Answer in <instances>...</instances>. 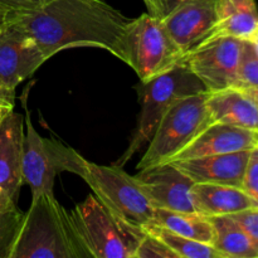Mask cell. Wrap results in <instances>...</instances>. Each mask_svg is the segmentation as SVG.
<instances>
[{"instance_id":"4316f807","label":"cell","mask_w":258,"mask_h":258,"mask_svg":"<svg viewBox=\"0 0 258 258\" xmlns=\"http://www.w3.org/2000/svg\"><path fill=\"white\" fill-rule=\"evenodd\" d=\"M50 0H0V5L13 12H29L42 7Z\"/></svg>"},{"instance_id":"ffe728a7","label":"cell","mask_w":258,"mask_h":258,"mask_svg":"<svg viewBox=\"0 0 258 258\" xmlns=\"http://www.w3.org/2000/svg\"><path fill=\"white\" fill-rule=\"evenodd\" d=\"M154 223L174 233L203 243L211 244L213 239L211 219L198 212H176L155 208Z\"/></svg>"},{"instance_id":"4fadbf2b","label":"cell","mask_w":258,"mask_h":258,"mask_svg":"<svg viewBox=\"0 0 258 258\" xmlns=\"http://www.w3.org/2000/svg\"><path fill=\"white\" fill-rule=\"evenodd\" d=\"M257 145V131L247 130L227 123L212 122L204 127L170 161L252 150Z\"/></svg>"},{"instance_id":"2e32d148","label":"cell","mask_w":258,"mask_h":258,"mask_svg":"<svg viewBox=\"0 0 258 258\" xmlns=\"http://www.w3.org/2000/svg\"><path fill=\"white\" fill-rule=\"evenodd\" d=\"M206 102L212 122L227 123L258 133V103L246 91L229 87L207 92Z\"/></svg>"},{"instance_id":"484cf974","label":"cell","mask_w":258,"mask_h":258,"mask_svg":"<svg viewBox=\"0 0 258 258\" xmlns=\"http://www.w3.org/2000/svg\"><path fill=\"white\" fill-rule=\"evenodd\" d=\"M232 217L246 232L258 253V206L233 214Z\"/></svg>"},{"instance_id":"d6a6232c","label":"cell","mask_w":258,"mask_h":258,"mask_svg":"<svg viewBox=\"0 0 258 258\" xmlns=\"http://www.w3.org/2000/svg\"><path fill=\"white\" fill-rule=\"evenodd\" d=\"M10 111L13 110H9V108H5V107H0V123H2V121L4 120V117L10 112Z\"/></svg>"},{"instance_id":"ba28073f","label":"cell","mask_w":258,"mask_h":258,"mask_svg":"<svg viewBox=\"0 0 258 258\" xmlns=\"http://www.w3.org/2000/svg\"><path fill=\"white\" fill-rule=\"evenodd\" d=\"M181 52L166 32L161 18L150 13L131 19L125 37V59L140 78L151 80L179 63Z\"/></svg>"},{"instance_id":"44dd1931","label":"cell","mask_w":258,"mask_h":258,"mask_svg":"<svg viewBox=\"0 0 258 258\" xmlns=\"http://www.w3.org/2000/svg\"><path fill=\"white\" fill-rule=\"evenodd\" d=\"M145 231L159 237L169 248L173 249L178 258H223L212 244L194 241L176 234L153 222L145 227Z\"/></svg>"},{"instance_id":"f1b7e54d","label":"cell","mask_w":258,"mask_h":258,"mask_svg":"<svg viewBox=\"0 0 258 258\" xmlns=\"http://www.w3.org/2000/svg\"><path fill=\"white\" fill-rule=\"evenodd\" d=\"M15 13L17 12H13V10H9V9H7V8H4L0 5V30L4 28L5 24H8V23H9V20L12 19L13 15H14Z\"/></svg>"},{"instance_id":"d4e9b609","label":"cell","mask_w":258,"mask_h":258,"mask_svg":"<svg viewBox=\"0 0 258 258\" xmlns=\"http://www.w3.org/2000/svg\"><path fill=\"white\" fill-rule=\"evenodd\" d=\"M242 189L256 202L258 206V145L249 153Z\"/></svg>"},{"instance_id":"f546056e","label":"cell","mask_w":258,"mask_h":258,"mask_svg":"<svg viewBox=\"0 0 258 258\" xmlns=\"http://www.w3.org/2000/svg\"><path fill=\"white\" fill-rule=\"evenodd\" d=\"M14 97H10L8 96L7 93L3 92L0 90V107H5V108H9V110H13L14 108Z\"/></svg>"},{"instance_id":"52a82bcc","label":"cell","mask_w":258,"mask_h":258,"mask_svg":"<svg viewBox=\"0 0 258 258\" xmlns=\"http://www.w3.org/2000/svg\"><path fill=\"white\" fill-rule=\"evenodd\" d=\"M24 121L27 131L23 143V181L30 188L32 196L53 193L55 176L62 171L82 176L86 159L55 139L42 138L33 126L28 111Z\"/></svg>"},{"instance_id":"7402d4cb","label":"cell","mask_w":258,"mask_h":258,"mask_svg":"<svg viewBox=\"0 0 258 258\" xmlns=\"http://www.w3.org/2000/svg\"><path fill=\"white\" fill-rule=\"evenodd\" d=\"M18 202L0 190V258H10L13 244L17 238L23 212Z\"/></svg>"},{"instance_id":"9a60e30c","label":"cell","mask_w":258,"mask_h":258,"mask_svg":"<svg viewBox=\"0 0 258 258\" xmlns=\"http://www.w3.org/2000/svg\"><path fill=\"white\" fill-rule=\"evenodd\" d=\"M24 117L10 111L0 123V190L18 202L23 181Z\"/></svg>"},{"instance_id":"5bb4252c","label":"cell","mask_w":258,"mask_h":258,"mask_svg":"<svg viewBox=\"0 0 258 258\" xmlns=\"http://www.w3.org/2000/svg\"><path fill=\"white\" fill-rule=\"evenodd\" d=\"M251 150L170 161L194 183L227 184L242 188Z\"/></svg>"},{"instance_id":"83f0119b","label":"cell","mask_w":258,"mask_h":258,"mask_svg":"<svg viewBox=\"0 0 258 258\" xmlns=\"http://www.w3.org/2000/svg\"><path fill=\"white\" fill-rule=\"evenodd\" d=\"M159 7H160V18L165 17L166 14L171 12L173 9H175L176 7H179L183 3L189 2V0H158Z\"/></svg>"},{"instance_id":"836d02e7","label":"cell","mask_w":258,"mask_h":258,"mask_svg":"<svg viewBox=\"0 0 258 258\" xmlns=\"http://www.w3.org/2000/svg\"><path fill=\"white\" fill-rule=\"evenodd\" d=\"M254 37H258V30H257V33H256V34H254Z\"/></svg>"},{"instance_id":"5b68a950","label":"cell","mask_w":258,"mask_h":258,"mask_svg":"<svg viewBox=\"0 0 258 258\" xmlns=\"http://www.w3.org/2000/svg\"><path fill=\"white\" fill-rule=\"evenodd\" d=\"M207 92L186 96L176 101L159 122L138 170L169 163L204 127L212 123L206 102Z\"/></svg>"},{"instance_id":"6da1fadb","label":"cell","mask_w":258,"mask_h":258,"mask_svg":"<svg viewBox=\"0 0 258 258\" xmlns=\"http://www.w3.org/2000/svg\"><path fill=\"white\" fill-rule=\"evenodd\" d=\"M12 22L32 38L47 60L64 49L100 48L123 62L130 18L103 0H50Z\"/></svg>"},{"instance_id":"30bf717a","label":"cell","mask_w":258,"mask_h":258,"mask_svg":"<svg viewBox=\"0 0 258 258\" xmlns=\"http://www.w3.org/2000/svg\"><path fill=\"white\" fill-rule=\"evenodd\" d=\"M47 60L34 40L12 19L0 30V90L15 98L18 85Z\"/></svg>"},{"instance_id":"8fae6325","label":"cell","mask_w":258,"mask_h":258,"mask_svg":"<svg viewBox=\"0 0 258 258\" xmlns=\"http://www.w3.org/2000/svg\"><path fill=\"white\" fill-rule=\"evenodd\" d=\"M135 178L154 208L196 212L191 199L194 181L173 163H163L139 170Z\"/></svg>"},{"instance_id":"1f68e13d","label":"cell","mask_w":258,"mask_h":258,"mask_svg":"<svg viewBox=\"0 0 258 258\" xmlns=\"http://www.w3.org/2000/svg\"><path fill=\"white\" fill-rule=\"evenodd\" d=\"M243 91H246V92L248 93V95L251 96V97L253 98V100L258 103V86H257V87L248 88V90H243Z\"/></svg>"},{"instance_id":"d6986e66","label":"cell","mask_w":258,"mask_h":258,"mask_svg":"<svg viewBox=\"0 0 258 258\" xmlns=\"http://www.w3.org/2000/svg\"><path fill=\"white\" fill-rule=\"evenodd\" d=\"M213 227L212 246L223 258H258L251 239L232 216L209 217Z\"/></svg>"},{"instance_id":"ac0fdd59","label":"cell","mask_w":258,"mask_h":258,"mask_svg":"<svg viewBox=\"0 0 258 258\" xmlns=\"http://www.w3.org/2000/svg\"><path fill=\"white\" fill-rule=\"evenodd\" d=\"M216 17V25L207 39L234 37L249 40L258 30L256 0H217Z\"/></svg>"},{"instance_id":"277c9868","label":"cell","mask_w":258,"mask_h":258,"mask_svg":"<svg viewBox=\"0 0 258 258\" xmlns=\"http://www.w3.org/2000/svg\"><path fill=\"white\" fill-rule=\"evenodd\" d=\"M138 90L140 97L138 125L126 150L113 163L121 168L148 145L161 118L176 101L186 96L207 92L201 81L180 62L166 72L141 82Z\"/></svg>"},{"instance_id":"cb8c5ba5","label":"cell","mask_w":258,"mask_h":258,"mask_svg":"<svg viewBox=\"0 0 258 258\" xmlns=\"http://www.w3.org/2000/svg\"><path fill=\"white\" fill-rule=\"evenodd\" d=\"M135 258H178V256L159 237L146 231L136 249Z\"/></svg>"},{"instance_id":"7a4b0ae2","label":"cell","mask_w":258,"mask_h":258,"mask_svg":"<svg viewBox=\"0 0 258 258\" xmlns=\"http://www.w3.org/2000/svg\"><path fill=\"white\" fill-rule=\"evenodd\" d=\"M10 258H87L81 247L70 212L53 193L33 196L23 214Z\"/></svg>"},{"instance_id":"8992f818","label":"cell","mask_w":258,"mask_h":258,"mask_svg":"<svg viewBox=\"0 0 258 258\" xmlns=\"http://www.w3.org/2000/svg\"><path fill=\"white\" fill-rule=\"evenodd\" d=\"M81 178L93 196L113 214L145 228L154 222L155 208L146 197L135 175L117 165H98L87 160Z\"/></svg>"},{"instance_id":"3957f363","label":"cell","mask_w":258,"mask_h":258,"mask_svg":"<svg viewBox=\"0 0 258 258\" xmlns=\"http://www.w3.org/2000/svg\"><path fill=\"white\" fill-rule=\"evenodd\" d=\"M71 223L87 258H135L143 227L113 214L93 194L70 212Z\"/></svg>"},{"instance_id":"7c38bea8","label":"cell","mask_w":258,"mask_h":258,"mask_svg":"<svg viewBox=\"0 0 258 258\" xmlns=\"http://www.w3.org/2000/svg\"><path fill=\"white\" fill-rule=\"evenodd\" d=\"M217 0H189L161 18L166 32L181 54L209 37L216 25Z\"/></svg>"},{"instance_id":"603a6c76","label":"cell","mask_w":258,"mask_h":258,"mask_svg":"<svg viewBox=\"0 0 258 258\" xmlns=\"http://www.w3.org/2000/svg\"><path fill=\"white\" fill-rule=\"evenodd\" d=\"M258 86V53L251 40H244L234 88L248 90Z\"/></svg>"},{"instance_id":"4dcf8cb0","label":"cell","mask_w":258,"mask_h":258,"mask_svg":"<svg viewBox=\"0 0 258 258\" xmlns=\"http://www.w3.org/2000/svg\"><path fill=\"white\" fill-rule=\"evenodd\" d=\"M144 3H145L146 7H148V10L150 14L160 18V7H159L158 0H144Z\"/></svg>"},{"instance_id":"9c48e42d","label":"cell","mask_w":258,"mask_h":258,"mask_svg":"<svg viewBox=\"0 0 258 258\" xmlns=\"http://www.w3.org/2000/svg\"><path fill=\"white\" fill-rule=\"evenodd\" d=\"M243 42L234 37L209 38L181 55L179 62L190 70L207 92L234 87Z\"/></svg>"},{"instance_id":"e0dca14e","label":"cell","mask_w":258,"mask_h":258,"mask_svg":"<svg viewBox=\"0 0 258 258\" xmlns=\"http://www.w3.org/2000/svg\"><path fill=\"white\" fill-rule=\"evenodd\" d=\"M191 199L196 212L206 217L233 216L257 206L243 189L227 184L194 183Z\"/></svg>"}]
</instances>
